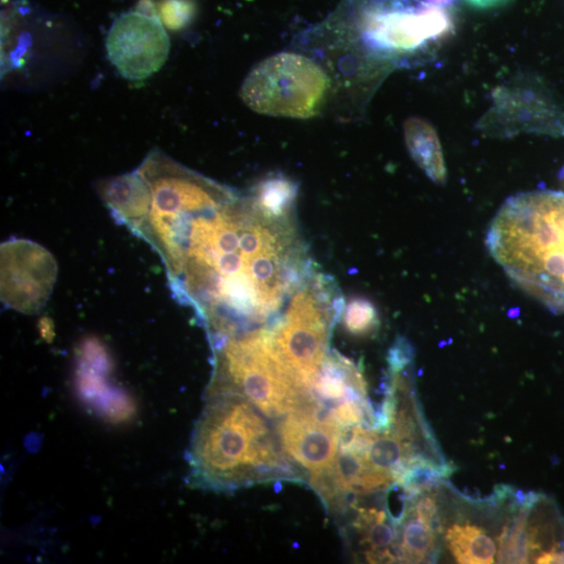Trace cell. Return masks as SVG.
Here are the masks:
<instances>
[{"instance_id": "obj_4", "label": "cell", "mask_w": 564, "mask_h": 564, "mask_svg": "<svg viewBox=\"0 0 564 564\" xmlns=\"http://www.w3.org/2000/svg\"><path fill=\"white\" fill-rule=\"evenodd\" d=\"M215 349L216 371L209 395L238 393L270 417L293 412L315 398L282 362L271 332L261 329L235 335L216 343Z\"/></svg>"}, {"instance_id": "obj_20", "label": "cell", "mask_w": 564, "mask_h": 564, "mask_svg": "<svg viewBox=\"0 0 564 564\" xmlns=\"http://www.w3.org/2000/svg\"><path fill=\"white\" fill-rule=\"evenodd\" d=\"M197 12L198 7L195 0H161L159 5L163 26L173 32L190 27Z\"/></svg>"}, {"instance_id": "obj_15", "label": "cell", "mask_w": 564, "mask_h": 564, "mask_svg": "<svg viewBox=\"0 0 564 564\" xmlns=\"http://www.w3.org/2000/svg\"><path fill=\"white\" fill-rule=\"evenodd\" d=\"M446 543L459 563L490 564L495 562V542L479 527L454 525L446 532Z\"/></svg>"}, {"instance_id": "obj_11", "label": "cell", "mask_w": 564, "mask_h": 564, "mask_svg": "<svg viewBox=\"0 0 564 564\" xmlns=\"http://www.w3.org/2000/svg\"><path fill=\"white\" fill-rule=\"evenodd\" d=\"M113 366L78 361L76 389L81 402L113 425L130 421L136 413L131 395L108 382Z\"/></svg>"}, {"instance_id": "obj_19", "label": "cell", "mask_w": 564, "mask_h": 564, "mask_svg": "<svg viewBox=\"0 0 564 564\" xmlns=\"http://www.w3.org/2000/svg\"><path fill=\"white\" fill-rule=\"evenodd\" d=\"M343 316L345 327L352 335H368L379 325L378 313L373 304L366 299L350 300Z\"/></svg>"}, {"instance_id": "obj_22", "label": "cell", "mask_w": 564, "mask_h": 564, "mask_svg": "<svg viewBox=\"0 0 564 564\" xmlns=\"http://www.w3.org/2000/svg\"><path fill=\"white\" fill-rule=\"evenodd\" d=\"M536 563H544V564H549V563H560L563 564L564 563V551H559L558 550H552L549 552H545L542 555H539L536 558Z\"/></svg>"}, {"instance_id": "obj_8", "label": "cell", "mask_w": 564, "mask_h": 564, "mask_svg": "<svg viewBox=\"0 0 564 564\" xmlns=\"http://www.w3.org/2000/svg\"><path fill=\"white\" fill-rule=\"evenodd\" d=\"M58 275L53 254L28 240L2 245V300L22 314L40 313L51 297Z\"/></svg>"}, {"instance_id": "obj_14", "label": "cell", "mask_w": 564, "mask_h": 564, "mask_svg": "<svg viewBox=\"0 0 564 564\" xmlns=\"http://www.w3.org/2000/svg\"><path fill=\"white\" fill-rule=\"evenodd\" d=\"M405 136L409 151L418 166L434 182H445L443 153L434 128L418 117H412L405 124Z\"/></svg>"}, {"instance_id": "obj_1", "label": "cell", "mask_w": 564, "mask_h": 564, "mask_svg": "<svg viewBox=\"0 0 564 564\" xmlns=\"http://www.w3.org/2000/svg\"><path fill=\"white\" fill-rule=\"evenodd\" d=\"M149 243L214 341L272 318L309 274L291 219L266 215L251 198L162 219Z\"/></svg>"}, {"instance_id": "obj_17", "label": "cell", "mask_w": 564, "mask_h": 564, "mask_svg": "<svg viewBox=\"0 0 564 564\" xmlns=\"http://www.w3.org/2000/svg\"><path fill=\"white\" fill-rule=\"evenodd\" d=\"M399 545L397 553L406 562L419 563L427 560L434 552V530L410 509L404 519H399Z\"/></svg>"}, {"instance_id": "obj_16", "label": "cell", "mask_w": 564, "mask_h": 564, "mask_svg": "<svg viewBox=\"0 0 564 564\" xmlns=\"http://www.w3.org/2000/svg\"><path fill=\"white\" fill-rule=\"evenodd\" d=\"M355 526L363 535L362 545L367 547L369 562H393L396 559L392 551L396 534L387 523L384 511L359 509Z\"/></svg>"}, {"instance_id": "obj_12", "label": "cell", "mask_w": 564, "mask_h": 564, "mask_svg": "<svg viewBox=\"0 0 564 564\" xmlns=\"http://www.w3.org/2000/svg\"><path fill=\"white\" fill-rule=\"evenodd\" d=\"M98 193L112 215L132 231L144 222L150 207L151 194L146 179L138 170L98 183Z\"/></svg>"}, {"instance_id": "obj_23", "label": "cell", "mask_w": 564, "mask_h": 564, "mask_svg": "<svg viewBox=\"0 0 564 564\" xmlns=\"http://www.w3.org/2000/svg\"><path fill=\"white\" fill-rule=\"evenodd\" d=\"M428 5L437 6V7H445L450 6L456 2V0H426Z\"/></svg>"}, {"instance_id": "obj_7", "label": "cell", "mask_w": 564, "mask_h": 564, "mask_svg": "<svg viewBox=\"0 0 564 564\" xmlns=\"http://www.w3.org/2000/svg\"><path fill=\"white\" fill-rule=\"evenodd\" d=\"M171 50L169 35L156 12L137 9L117 18L106 38L110 62L129 81H143L166 64Z\"/></svg>"}, {"instance_id": "obj_5", "label": "cell", "mask_w": 564, "mask_h": 564, "mask_svg": "<svg viewBox=\"0 0 564 564\" xmlns=\"http://www.w3.org/2000/svg\"><path fill=\"white\" fill-rule=\"evenodd\" d=\"M328 87L326 74L314 61L282 53L252 69L242 86L241 96L257 113L307 120L320 111Z\"/></svg>"}, {"instance_id": "obj_3", "label": "cell", "mask_w": 564, "mask_h": 564, "mask_svg": "<svg viewBox=\"0 0 564 564\" xmlns=\"http://www.w3.org/2000/svg\"><path fill=\"white\" fill-rule=\"evenodd\" d=\"M210 396L187 452L197 485L230 490L258 478L291 476L265 420L248 399L231 392Z\"/></svg>"}, {"instance_id": "obj_21", "label": "cell", "mask_w": 564, "mask_h": 564, "mask_svg": "<svg viewBox=\"0 0 564 564\" xmlns=\"http://www.w3.org/2000/svg\"><path fill=\"white\" fill-rule=\"evenodd\" d=\"M464 2L479 10H489L507 6L512 0H464Z\"/></svg>"}, {"instance_id": "obj_6", "label": "cell", "mask_w": 564, "mask_h": 564, "mask_svg": "<svg viewBox=\"0 0 564 564\" xmlns=\"http://www.w3.org/2000/svg\"><path fill=\"white\" fill-rule=\"evenodd\" d=\"M323 282L316 278L313 286L299 290L271 332L282 362L312 392L326 362L329 329L337 308L331 290Z\"/></svg>"}, {"instance_id": "obj_18", "label": "cell", "mask_w": 564, "mask_h": 564, "mask_svg": "<svg viewBox=\"0 0 564 564\" xmlns=\"http://www.w3.org/2000/svg\"><path fill=\"white\" fill-rule=\"evenodd\" d=\"M298 193L296 183L282 176L258 184L252 196L258 208L272 218L291 219V210Z\"/></svg>"}, {"instance_id": "obj_13", "label": "cell", "mask_w": 564, "mask_h": 564, "mask_svg": "<svg viewBox=\"0 0 564 564\" xmlns=\"http://www.w3.org/2000/svg\"><path fill=\"white\" fill-rule=\"evenodd\" d=\"M356 452L364 456L375 472L390 476L395 481L401 480L416 462L411 458L407 444L398 435L369 431L363 448Z\"/></svg>"}, {"instance_id": "obj_9", "label": "cell", "mask_w": 564, "mask_h": 564, "mask_svg": "<svg viewBox=\"0 0 564 564\" xmlns=\"http://www.w3.org/2000/svg\"><path fill=\"white\" fill-rule=\"evenodd\" d=\"M342 430L331 409L314 401L290 412L279 434L282 449L315 478L333 466Z\"/></svg>"}, {"instance_id": "obj_2", "label": "cell", "mask_w": 564, "mask_h": 564, "mask_svg": "<svg viewBox=\"0 0 564 564\" xmlns=\"http://www.w3.org/2000/svg\"><path fill=\"white\" fill-rule=\"evenodd\" d=\"M486 248L514 284L552 313H564V194L522 193L501 206Z\"/></svg>"}, {"instance_id": "obj_10", "label": "cell", "mask_w": 564, "mask_h": 564, "mask_svg": "<svg viewBox=\"0 0 564 564\" xmlns=\"http://www.w3.org/2000/svg\"><path fill=\"white\" fill-rule=\"evenodd\" d=\"M453 23L443 8L427 5L418 9L372 12L365 18L369 36L398 51H413L450 33Z\"/></svg>"}]
</instances>
